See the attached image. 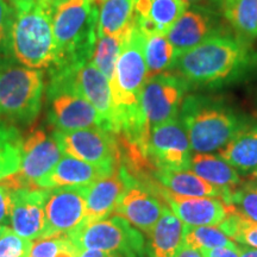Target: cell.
I'll return each instance as SVG.
<instances>
[{
  "label": "cell",
  "instance_id": "obj_13",
  "mask_svg": "<svg viewBox=\"0 0 257 257\" xmlns=\"http://www.w3.org/2000/svg\"><path fill=\"white\" fill-rule=\"evenodd\" d=\"M49 121L56 131H75L89 127L107 130L104 119L81 95L64 89H47Z\"/></svg>",
  "mask_w": 257,
  "mask_h": 257
},
{
  "label": "cell",
  "instance_id": "obj_25",
  "mask_svg": "<svg viewBox=\"0 0 257 257\" xmlns=\"http://www.w3.org/2000/svg\"><path fill=\"white\" fill-rule=\"evenodd\" d=\"M98 37L124 34L134 24V0H98Z\"/></svg>",
  "mask_w": 257,
  "mask_h": 257
},
{
  "label": "cell",
  "instance_id": "obj_9",
  "mask_svg": "<svg viewBox=\"0 0 257 257\" xmlns=\"http://www.w3.org/2000/svg\"><path fill=\"white\" fill-rule=\"evenodd\" d=\"M61 152L92 165L115 169L120 165L119 143L115 134L100 127L75 131H54Z\"/></svg>",
  "mask_w": 257,
  "mask_h": 257
},
{
  "label": "cell",
  "instance_id": "obj_1",
  "mask_svg": "<svg viewBox=\"0 0 257 257\" xmlns=\"http://www.w3.org/2000/svg\"><path fill=\"white\" fill-rule=\"evenodd\" d=\"M180 120L194 153L219 152L246 127L245 120L230 106L206 95H187L180 107Z\"/></svg>",
  "mask_w": 257,
  "mask_h": 257
},
{
  "label": "cell",
  "instance_id": "obj_34",
  "mask_svg": "<svg viewBox=\"0 0 257 257\" xmlns=\"http://www.w3.org/2000/svg\"><path fill=\"white\" fill-rule=\"evenodd\" d=\"M16 10L5 0H0V63L8 59L10 49L11 29L14 24Z\"/></svg>",
  "mask_w": 257,
  "mask_h": 257
},
{
  "label": "cell",
  "instance_id": "obj_30",
  "mask_svg": "<svg viewBox=\"0 0 257 257\" xmlns=\"http://www.w3.org/2000/svg\"><path fill=\"white\" fill-rule=\"evenodd\" d=\"M184 243L197 250L238 248L218 226H186Z\"/></svg>",
  "mask_w": 257,
  "mask_h": 257
},
{
  "label": "cell",
  "instance_id": "obj_27",
  "mask_svg": "<svg viewBox=\"0 0 257 257\" xmlns=\"http://www.w3.org/2000/svg\"><path fill=\"white\" fill-rule=\"evenodd\" d=\"M23 138L16 125L0 119V180L16 174L21 168Z\"/></svg>",
  "mask_w": 257,
  "mask_h": 257
},
{
  "label": "cell",
  "instance_id": "obj_36",
  "mask_svg": "<svg viewBox=\"0 0 257 257\" xmlns=\"http://www.w3.org/2000/svg\"><path fill=\"white\" fill-rule=\"evenodd\" d=\"M11 211V188L0 180V225L9 226Z\"/></svg>",
  "mask_w": 257,
  "mask_h": 257
},
{
  "label": "cell",
  "instance_id": "obj_41",
  "mask_svg": "<svg viewBox=\"0 0 257 257\" xmlns=\"http://www.w3.org/2000/svg\"><path fill=\"white\" fill-rule=\"evenodd\" d=\"M46 4L49 6V8L53 10V11H55V10L59 8V6H61L62 4H64V3L69 2V0H43Z\"/></svg>",
  "mask_w": 257,
  "mask_h": 257
},
{
  "label": "cell",
  "instance_id": "obj_5",
  "mask_svg": "<svg viewBox=\"0 0 257 257\" xmlns=\"http://www.w3.org/2000/svg\"><path fill=\"white\" fill-rule=\"evenodd\" d=\"M43 92L41 69L0 67V119L14 125L31 124L41 112Z\"/></svg>",
  "mask_w": 257,
  "mask_h": 257
},
{
  "label": "cell",
  "instance_id": "obj_20",
  "mask_svg": "<svg viewBox=\"0 0 257 257\" xmlns=\"http://www.w3.org/2000/svg\"><path fill=\"white\" fill-rule=\"evenodd\" d=\"M185 229L186 225L167 206L148 234V257H175L184 244Z\"/></svg>",
  "mask_w": 257,
  "mask_h": 257
},
{
  "label": "cell",
  "instance_id": "obj_19",
  "mask_svg": "<svg viewBox=\"0 0 257 257\" xmlns=\"http://www.w3.org/2000/svg\"><path fill=\"white\" fill-rule=\"evenodd\" d=\"M115 169L92 165L64 154L56 166L37 182L36 188L50 189L66 186H89L105 176L111 175Z\"/></svg>",
  "mask_w": 257,
  "mask_h": 257
},
{
  "label": "cell",
  "instance_id": "obj_2",
  "mask_svg": "<svg viewBox=\"0 0 257 257\" xmlns=\"http://www.w3.org/2000/svg\"><path fill=\"white\" fill-rule=\"evenodd\" d=\"M248 60L246 43L219 34L180 54L174 68L188 83L210 85L237 75Z\"/></svg>",
  "mask_w": 257,
  "mask_h": 257
},
{
  "label": "cell",
  "instance_id": "obj_21",
  "mask_svg": "<svg viewBox=\"0 0 257 257\" xmlns=\"http://www.w3.org/2000/svg\"><path fill=\"white\" fill-rule=\"evenodd\" d=\"M154 178L161 187L182 197H223L219 188L208 184L189 169L155 168Z\"/></svg>",
  "mask_w": 257,
  "mask_h": 257
},
{
  "label": "cell",
  "instance_id": "obj_31",
  "mask_svg": "<svg viewBox=\"0 0 257 257\" xmlns=\"http://www.w3.org/2000/svg\"><path fill=\"white\" fill-rule=\"evenodd\" d=\"M231 211L257 223V181L238 186L221 198Z\"/></svg>",
  "mask_w": 257,
  "mask_h": 257
},
{
  "label": "cell",
  "instance_id": "obj_15",
  "mask_svg": "<svg viewBox=\"0 0 257 257\" xmlns=\"http://www.w3.org/2000/svg\"><path fill=\"white\" fill-rule=\"evenodd\" d=\"M167 207L155 192L136 179L123 193L114 213L123 217L137 230L149 234Z\"/></svg>",
  "mask_w": 257,
  "mask_h": 257
},
{
  "label": "cell",
  "instance_id": "obj_8",
  "mask_svg": "<svg viewBox=\"0 0 257 257\" xmlns=\"http://www.w3.org/2000/svg\"><path fill=\"white\" fill-rule=\"evenodd\" d=\"M187 89L185 79L168 73L147 79L140 96L141 130L147 146L154 126L178 118Z\"/></svg>",
  "mask_w": 257,
  "mask_h": 257
},
{
  "label": "cell",
  "instance_id": "obj_6",
  "mask_svg": "<svg viewBox=\"0 0 257 257\" xmlns=\"http://www.w3.org/2000/svg\"><path fill=\"white\" fill-rule=\"evenodd\" d=\"M66 236L80 250H100L119 257H144L146 253L141 231L120 216L82 220Z\"/></svg>",
  "mask_w": 257,
  "mask_h": 257
},
{
  "label": "cell",
  "instance_id": "obj_24",
  "mask_svg": "<svg viewBox=\"0 0 257 257\" xmlns=\"http://www.w3.org/2000/svg\"><path fill=\"white\" fill-rule=\"evenodd\" d=\"M187 8L184 0H153L148 17L135 19V23L146 37L166 35Z\"/></svg>",
  "mask_w": 257,
  "mask_h": 257
},
{
  "label": "cell",
  "instance_id": "obj_23",
  "mask_svg": "<svg viewBox=\"0 0 257 257\" xmlns=\"http://www.w3.org/2000/svg\"><path fill=\"white\" fill-rule=\"evenodd\" d=\"M219 156L244 174L257 169V125L246 126L219 150Z\"/></svg>",
  "mask_w": 257,
  "mask_h": 257
},
{
  "label": "cell",
  "instance_id": "obj_7",
  "mask_svg": "<svg viewBox=\"0 0 257 257\" xmlns=\"http://www.w3.org/2000/svg\"><path fill=\"white\" fill-rule=\"evenodd\" d=\"M47 89H64L81 95L101 115L107 130L115 134V112L110 80L92 61L81 66L50 68V81Z\"/></svg>",
  "mask_w": 257,
  "mask_h": 257
},
{
  "label": "cell",
  "instance_id": "obj_12",
  "mask_svg": "<svg viewBox=\"0 0 257 257\" xmlns=\"http://www.w3.org/2000/svg\"><path fill=\"white\" fill-rule=\"evenodd\" d=\"M191 152L187 133L178 118L156 125L150 130L147 157L155 168L188 169Z\"/></svg>",
  "mask_w": 257,
  "mask_h": 257
},
{
  "label": "cell",
  "instance_id": "obj_4",
  "mask_svg": "<svg viewBox=\"0 0 257 257\" xmlns=\"http://www.w3.org/2000/svg\"><path fill=\"white\" fill-rule=\"evenodd\" d=\"M98 0H69L54 11L57 61L51 68L81 66L92 60L98 40Z\"/></svg>",
  "mask_w": 257,
  "mask_h": 257
},
{
  "label": "cell",
  "instance_id": "obj_14",
  "mask_svg": "<svg viewBox=\"0 0 257 257\" xmlns=\"http://www.w3.org/2000/svg\"><path fill=\"white\" fill-rule=\"evenodd\" d=\"M147 186L162 198L169 210L186 226H218L230 212L229 206L220 198L182 197L157 184Z\"/></svg>",
  "mask_w": 257,
  "mask_h": 257
},
{
  "label": "cell",
  "instance_id": "obj_16",
  "mask_svg": "<svg viewBox=\"0 0 257 257\" xmlns=\"http://www.w3.org/2000/svg\"><path fill=\"white\" fill-rule=\"evenodd\" d=\"M46 192L44 188L11 189L10 225L18 236L30 240L42 236Z\"/></svg>",
  "mask_w": 257,
  "mask_h": 257
},
{
  "label": "cell",
  "instance_id": "obj_44",
  "mask_svg": "<svg viewBox=\"0 0 257 257\" xmlns=\"http://www.w3.org/2000/svg\"><path fill=\"white\" fill-rule=\"evenodd\" d=\"M9 226H4V225H0V238H2V236L3 234H4V232H5V230L8 229Z\"/></svg>",
  "mask_w": 257,
  "mask_h": 257
},
{
  "label": "cell",
  "instance_id": "obj_11",
  "mask_svg": "<svg viewBox=\"0 0 257 257\" xmlns=\"http://www.w3.org/2000/svg\"><path fill=\"white\" fill-rule=\"evenodd\" d=\"M88 186H66L47 189L44 227L40 238L66 236L86 214Z\"/></svg>",
  "mask_w": 257,
  "mask_h": 257
},
{
  "label": "cell",
  "instance_id": "obj_29",
  "mask_svg": "<svg viewBox=\"0 0 257 257\" xmlns=\"http://www.w3.org/2000/svg\"><path fill=\"white\" fill-rule=\"evenodd\" d=\"M127 30L124 34L114 35V36H102L98 37L96 40L91 61L108 80H111L113 75L115 63L119 57Z\"/></svg>",
  "mask_w": 257,
  "mask_h": 257
},
{
  "label": "cell",
  "instance_id": "obj_42",
  "mask_svg": "<svg viewBox=\"0 0 257 257\" xmlns=\"http://www.w3.org/2000/svg\"><path fill=\"white\" fill-rule=\"evenodd\" d=\"M5 2H8L10 5L14 6L15 9L19 8V6L27 4V3H30V2H34V0H5Z\"/></svg>",
  "mask_w": 257,
  "mask_h": 257
},
{
  "label": "cell",
  "instance_id": "obj_39",
  "mask_svg": "<svg viewBox=\"0 0 257 257\" xmlns=\"http://www.w3.org/2000/svg\"><path fill=\"white\" fill-rule=\"evenodd\" d=\"M79 257H119L114 253L100 251V250H92V249H85L81 250Z\"/></svg>",
  "mask_w": 257,
  "mask_h": 257
},
{
  "label": "cell",
  "instance_id": "obj_43",
  "mask_svg": "<svg viewBox=\"0 0 257 257\" xmlns=\"http://www.w3.org/2000/svg\"><path fill=\"white\" fill-rule=\"evenodd\" d=\"M185 3H187V4L189 5H199V4H201L202 2H205V0H184Z\"/></svg>",
  "mask_w": 257,
  "mask_h": 257
},
{
  "label": "cell",
  "instance_id": "obj_45",
  "mask_svg": "<svg viewBox=\"0 0 257 257\" xmlns=\"http://www.w3.org/2000/svg\"><path fill=\"white\" fill-rule=\"evenodd\" d=\"M252 176H253V178H257V169L255 170V172L252 173Z\"/></svg>",
  "mask_w": 257,
  "mask_h": 257
},
{
  "label": "cell",
  "instance_id": "obj_3",
  "mask_svg": "<svg viewBox=\"0 0 257 257\" xmlns=\"http://www.w3.org/2000/svg\"><path fill=\"white\" fill-rule=\"evenodd\" d=\"M15 10L10 38L12 56L28 68H51L57 61L54 11L43 0H34Z\"/></svg>",
  "mask_w": 257,
  "mask_h": 257
},
{
  "label": "cell",
  "instance_id": "obj_33",
  "mask_svg": "<svg viewBox=\"0 0 257 257\" xmlns=\"http://www.w3.org/2000/svg\"><path fill=\"white\" fill-rule=\"evenodd\" d=\"M31 246L32 240L18 236L8 227L0 238V257H29Z\"/></svg>",
  "mask_w": 257,
  "mask_h": 257
},
{
  "label": "cell",
  "instance_id": "obj_40",
  "mask_svg": "<svg viewBox=\"0 0 257 257\" xmlns=\"http://www.w3.org/2000/svg\"><path fill=\"white\" fill-rule=\"evenodd\" d=\"M239 257H257V249L249 248V246H238Z\"/></svg>",
  "mask_w": 257,
  "mask_h": 257
},
{
  "label": "cell",
  "instance_id": "obj_32",
  "mask_svg": "<svg viewBox=\"0 0 257 257\" xmlns=\"http://www.w3.org/2000/svg\"><path fill=\"white\" fill-rule=\"evenodd\" d=\"M218 227L229 237L243 246L257 249V223L236 213L229 212L226 218L218 225Z\"/></svg>",
  "mask_w": 257,
  "mask_h": 257
},
{
  "label": "cell",
  "instance_id": "obj_28",
  "mask_svg": "<svg viewBox=\"0 0 257 257\" xmlns=\"http://www.w3.org/2000/svg\"><path fill=\"white\" fill-rule=\"evenodd\" d=\"M144 57H146L148 78H150L174 68L179 54L166 35H153L146 37Z\"/></svg>",
  "mask_w": 257,
  "mask_h": 257
},
{
  "label": "cell",
  "instance_id": "obj_26",
  "mask_svg": "<svg viewBox=\"0 0 257 257\" xmlns=\"http://www.w3.org/2000/svg\"><path fill=\"white\" fill-rule=\"evenodd\" d=\"M224 16L244 43L257 38V0H224Z\"/></svg>",
  "mask_w": 257,
  "mask_h": 257
},
{
  "label": "cell",
  "instance_id": "obj_10",
  "mask_svg": "<svg viewBox=\"0 0 257 257\" xmlns=\"http://www.w3.org/2000/svg\"><path fill=\"white\" fill-rule=\"evenodd\" d=\"M62 157L54 136L36 128L23 141L21 168L16 174L2 180L11 189L36 188V184L50 172Z\"/></svg>",
  "mask_w": 257,
  "mask_h": 257
},
{
  "label": "cell",
  "instance_id": "obj_17",
  "mask_svg": "<svg viewBox=\"0 0 257 257\" xmlns=\"http://www.w3.org/2000/svg\"><path fill=\"white\" fill-rule=\"evenodd\" d=\"M219 34L217 16L205 6H195L186 10L166 36L180 55Z\"/></svg>",
  "mask_w": 257,
  "mask_h": 257
},
{
  "label": "cell",
  "instance_id": "obj_38",
  "mask_svg": "<svg viewBox=\"0 0 257 257\" xmlns=\"http://www.w3.org/2000/svg\"><path fill=\"white\" fill-rule=\"evenodd\" d=\"M175 257H204L200 250H197L194 248H191V246L186 245L184 243L182 246L180 248L179 252L176 253Z\"/></svg>",
  "mask_w": 257,
  "mask_h": 257
},
{
  "label": "cell",
  "instance_id": "obj_18",
  "mask_svg": "<svg viewBox=\"0 0 257 257\" xmlns=\"http://www.w3.org/2000/svg\"><path fill=\"white\" fill-rule=\"evenodd\" d=\"M136 180L125 165H120L111 175L88 186L86 214L83 220L94 221L107 218L114 211L123 193Z\"/></svg>",
  "mask_w": 257,
  "mask_h": 257
},
{
  "label": "cell",
  "instance_id": "obj_22",
  "mask_svg": "<svg viewBox=\"0 0 257 257\" xmlns=\"http://www.w3.org/2000/svg\"><path fill=\"white\" fill-rule=\"evenodd\" d=\"M188 169L208 184L219 188L223 192V197L240 185V176L237 170L219 155L201 153L193 154Z\"/></svg>",
  "mask_w": 257,
  "mask_h": 257
},
{
  "label": "cell",
  "instance_id": "obj_37",
  "mask_svg": "<svg viewBox=\"0 0 257 257\" xmlns=\"http://www.w3.org/2000/svg\"><path fill=\"white\" fill-rule=\"evenodd\" d=\"M200 251L204 257H239L238 248H214Z\"/></svg>",
  "mask_w": 257,
  "mask_h": 257
},
{
  "label": "cell",
  "instance_id": "obj_35",
  "mask_svg": "<svg viewBox=\"0 0 257 257\" xmlns=\"http://www.w3.org/2000/svg\"><path fill=\"white\" fill-rule=\"evenodd\" d=\"M64 239L66 236L38 238L36 242L32 243L29 257H55L63 245Z\"/></svg>",
  "mask_w": 257,
  "mask_h": 257
}]
</instances>
